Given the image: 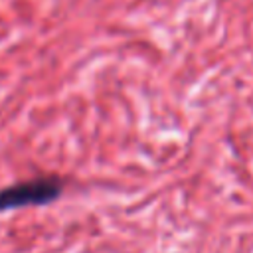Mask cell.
Wrapping results in <instances>:
<instances>
[{
	"label": "cell",
	"instance_id": "1",
	"mask_svg": "<svg viewBox=\"0 0 253 253\" xmlns=\"http://www.w3.org/2000/svg\"><path fill=\"white\" fill-rule=\"evenodd\" d=\"M63 192V180L57 176H38L30 180L16 182L0 190V211L47 206L55 202Z\"/></svg>",
	"mask_w": 253,
	"mask_h": 253
}]
</instances>
